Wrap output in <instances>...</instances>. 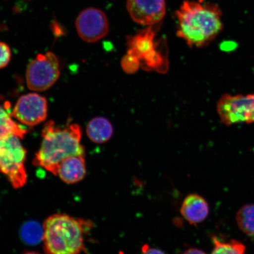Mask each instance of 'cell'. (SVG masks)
Wrapping results in <instances>:
<instances>
[{"mask_svg":"<svg viewBox=\"0 0 254 254\" xmlns=\"http://www.w3.org/2000/svg\"><path fill=\"white\" fill-rule=\"evenodd\" d=\"M176 16L177 36L190 47L207 46L223 28L221 12L215 5L185 1Z\"/></svg>","mask_w":254,"mask_h":254,"instance_id":"cell-1","label":"cell"},{"mask_svg":"<svg viewBox=\"0 0 254 254\" xmlns=\"http://www.w3.org/2000/svg\"><path fill=\"white\" fill-rule=\"evenodd\" d=\"M81 136V127L77 124L60 128L50 121L44 127L43 141L34 159V164L57 176L60 164L66 158L85 155Z\"/></svg>","mask_w":254,"mask_h":254,"instance_id":"cell-2","label":"cell"},{"mask_svg":"<svg viewBox=\"0 0 254 254\" xmlns=\"http://www.w3.org/2000/svg\"><path fill=\"white\" fill-rule=\"evenodd\" d=\"M93 226L91 221L57 214L43 224L44 249L46 254H80L85 250V237Z\"/></svg>","mask_w":254,"mask_h":254,"instance_id":"cell-3","label":"cell"},{"mask_svg":"<svg viewBox=\"0 0 254 254\" xmlns=\"http://www.w3.org/2000/svg\"><path fill=\"white\" fill-rule=\"evenodd\" d=\"M20 138L10 135L0 139V172L14 189L23 187L27 181L25 167L27 151Z\"/></svg>","mask_w":254,"mask_h":254,"instance_id":"cell-4","label":"cell"},{"mask_svg":"<svg viewBox=\"0 0 254 254\" xmlns=\"http://www.w3.org/2000/svg\"><path fill=\"white\" fill-rule=\"evenodd\" d=\"M60 75V63L55 54H40L28 65L25 74L27 87L34 91H46L56 83Z\"/></svg>","mask_w":254,"mask_h":254,"instance_id":"cell-5","label":"cell"},{"mask_svg":"<svg viewBox=\"0 0 254 254\" xmlns=\"http://www.w3.org/2000/svg\"><path fill=\"white\" fill-rule=\"evenodd\" d=\"M217 110L221 123L227 126L254 123V94H224L218 101Z\"/></svg>","mask_w":254,"mask_h":254,"instance_id":"cell-6","label":"cell"},{"mask_svg":"<svg viewBox=\"0 0 254 254\" xmlns=\"http://www.w3.org/2000/svg\"><path fill=\"white\" fill-rule=\"evenodd\" d=\"M75 27L79 37L90 43L102 39L109 31L106 15L100 9L95 8L82 10L76 19Z\"/></svg>","mask_w":254,"mask_h":254,"instance_id":"cell-7","label":"cell"},{"mask_svg":"<svg viewBox=\"0 0 254 254\" xmlns=\"http://www.w3.org/2000/svg\"><path fill=\"white\" fill-rule=\"evenodd\" d=\"M47 112L46 98L36 93H30L18 98L11 114L23 125L35 126L46 120Z\"/></svg>","mask_w":254,"mask_h":254,"instance_id":"cell-8","label":"cell"},{"mask_svg":"<svg viewBox=\"0 0 254 254\" xmlns=\"http://www.w3.org/2000/svg\"><path fill=\"white\" fill-rule=\"evenodd\" d=\"M127 8L131 18L139 24L152 26L166 14L165 0H127Z\"/></svg>","mask_w":254,"mask_h":254,"instance_id":"cell-9","label":"cell"},{"mask_svg":"<svg viewBox=\"0 0 254 254\" xmlns=\"http://www.w3.org/2000/svg\"><path fill=\"white\" fill-rule=\"evenodd\" d=\"M155 32L152 26H149L140 33L136 34L128 40V53L143 61L158 49V43L155 42Z\"/></svg>","mask_w":254,"mask_h":254,"instance_id":"cell-10","label":"cell"},{"mask_svg":"<svg viewBox=\"0 0 254 254\" xmlns=\"http://www.w3.org/2000/svg\"><path fill=\"white\" fill-rule=\"evenodd\" d=\"M209 208L206 200L196 193H192L184 199L181 213L191 225H196L204 221L208 217Z\"/></svg>","mask_w":254,"mask_h":254,"instance_id":"cell-11","label":"cell"},{"mask_svg":"<svg viewBox=\"0 0 254 254\" xmlns=\"http://www.w3.org/2000/svg\"><path fill=\"white\" fill-rule=\"evenodd\" d=\"M86 173L84 155H74L66 158L60 164L57 176L63 182L72 184L81 182Z\"/></svg>","mask_w":254,"mask_h":254,"instance_id":"cell-12","label":"cell"},{"mask_svg":"<svg viewBox=\"0 0 254 254\" xmlns=\"http://www.w3.org/2000/svg\"><path fill=\"white\" fill-rule=\"evenodd\" d=\"M87 134L91 141L102 144L110 140L113 134V127L109 120L104 117H96L89 122Z\"/></svg>","mask_w":254,"mask_h":254,"instance_id":"cell-13","label":"cell"},{"mask_svg":"<svg viewBox=\"0 0 254 254\" xmlns=\"http://www.w3.org/2000/svg\"><path fill=\"white\" fill-rule=\"evenodd\" d=\"M4 108L0 106V139L10 135H17L21 139L23 138L27 130L11 118Z\"/></svg>","mask_w":254,"mask_h":254,"instance_id":"cell-14","label":"cell"},{"mask_svg":"<svg viewBox=\"0 0 254 254\" xmlns=\"http://www.w3.org/2000/svg\"><path fill=\"white\" fill-rule=\"evenodd\" d=\"M236 221L241 231L248 236L254 237V204L241 207L236 214Z\"/></svg>","mask_w":254,"mask_h":254,"instance_id":"cell-15","label":"cell"},{"mask_svg":"<svg viewBox=\"0 0 254 254\" xmlns=\"http://www.w3.org/2000/svg\"><path fill=\"white\" fill-rule=\"evenodd\" d=\"M214 249L211 254H244L246 246L240 241L231 240L228 242H224L218 239L217 237H212Z\"/></svg>","mask_w":254,"mask_h":254,"instance_id":"cell-16","label":"cell"},{"mask_svg":"<svg viewBox=\"0 0 254 254\" xmlns=\"http://www.w3.org/2000/svg\"><path fill=\"white\" fill-rule=\"evenodd\" d=\"M21 237L28 244L39 243L43 238V227L36 222H28L21 230Z\"/></svg>","mask_w":254,"mask_h":254,"instance_id":"cell-17","label":"cell"},{"mask_svg":"<svg viewBox=\"0 0 254 254\" xmlns=\"http://www.w3.org/2000/svg\"><path fill=\"white\" fill-rule=\"evenodd\" d=\"M140 64V60L137 57L128 53L123 57L122 61L123 69L128 74H133L138 71Z\"/></svg>","mask_w":254,"mask_h":254,"instance_id":"cell-18","label":"cell"},{"mask_svg":"<svg viewBox=\"0 0 254 254\" xmlns=\"http://www.w3.org/2000/svg\"><path fill=\"white\" fill-rule=\"evenodd\" d=\"M11 58V52L7 44L0 42V68L8 64Z\"/></svg>","mask_w":254,"mask_h":254,"instance_id":"cell-19","label":"cell"},{"mask_svg":"<svg viewBox=\"0 0 254 254\" xmlns=\"http://www.w3.org/2000/svg\"><path fill=\"white\" fill-rule=\"evenodd\" d=\"M141 254H166L163 251L150 247L148 244H144L142 247Z\"/></svg>","mask_w":254,"mask_h":254,"instance_id":"cell-20","label":"cell"},{"mask_svg":"<svg viewBox=\"0 0 254 254\" xmlns=\"http://www.w3.org/2000/svg\"><path fill=\"white\" fill-rule=\"evenodd\" d=\"M183 254H206L203 251L197 249H190L186 251Z\"/></svg>","mask_w":254,"mask_h":254,"instance_id":"cell-21","label":"cell"},{"mask_svg":"<svg viewBox=\"0 0 254 254\" xmlns=\"http://www.w3.org/2000/svg\"><path fill=\"white\" fill-rule=\"evenodd\" d=\"M23 254H41L37 252H27L25 253H24Z\"/></svg>","mask_w":254,"mask_h":254,"instance_id":"cell-22","label":"cell"}]
</instances>
